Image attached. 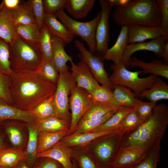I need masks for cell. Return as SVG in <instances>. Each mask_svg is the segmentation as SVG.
Listing matches in <instances>:
<instances>
[{
	"label": "cell",
	"instance_id": "cell-20",
	"mask_svg": "<svg viewBox=\"0 0 168 168\" xmlns=\"http://www.w3.org/2000/svg\"><path fill=\"white\" fill-rule=\"evenodd\" d=\"M128 26L121 27L120 32L114 44L109 48L103 56V60L112 61L113 63L118 64L126 48L128 45Z\"/></svg>",
	"mask_w": 168,
	"mask_h": 168
},
{
	"label": "cell",
	"instance_id": "cell-6",
	"mask_svg": "<svg viewBox=\"0 0 168 168\" xmlns=\"http://www.w3.org/2000/svg\"><path fill=\"white\" fill-rule=\"evenodd\" d=\"M110 68L113 70L109 77L111 84L132 89L137 97L143 91L150 87L157 77L151 74L147 77L140 78L139 76L142 73V70L129 71L121 63L118 64H112Z\"/></svg>",
	"mask_w": 168,
	"mask_h": 168
},
{
	"label": "cell",
	"instance_id": "cell-34",
	"mask_svg": "<svg viewBox=\"0 0 168 168\" xmlns=\"http://www.w3.org/2000/svg\"><path fill=\"white\" fill-rule=\"evenodd\" d=\"M54 95L41 102L29 111L36 119L55 116Z\"/></svg>",
	"mask_w": 168,
	"mask_h": 168
},
{
	"label": "cell",
	"instance_id": "cell-51",
	"mask_svg": "<svg viewBox=\"0 0 168 168\" xmlns=\"http://www.w3.org/2000/svg\"><path fill=\"white\" fill-rule=\"evenodd\" d=\"M43 161L38 168H61L63 167L59 162L53 159L47 158Z\"/></svg>",
	"mask_w": 168,
	"mask_h": 168
},
{
	"label": "cell",
	"instance_id": "cell-2",
	"mask_svg": "<svg viewBox=\"0 0 168 168\" xmlns=\"http://www.w3.org/2000/svg\"><path fill=\"white\" fill-rule=\"evenodd\" d=\"M168 124L167 105L156 104L147 120L137 128L124 133L120 147L134 146L146 152L155 144L160 142Z\"/></svg>",
	"mask_w": 168,
	"mask_h": 168
},
{
	"label": "cell",
	"instance_id": "cell-3",
	"mask_svg": "<svg viewBox=\"0 0 168 168\" xmlns=\"http://www.w3.org/2000/svg\"><path fill=\"white\" fill-rule=\"evenodd\" d=\"M113 20L121 27L137 25L156 27L160 26L161 13L156 0H131L115 7Z\"/></svg>",
	"mask_w": 168,
	"mask_h": 168
},
{
	"label": "cell",
	"instance_id": "cell-18",
	"mask_svg": "<svg viewBox=\"0 0 168 168\" xmlns=\"http://www.w3.org/2000/svg\"><path fill=\"white\" fill-rule=\"evenodd\" d=\"M119 131H99L86 132L74 135L66 136L59 142L71 147H82L101 137L111 134Z\"/></svg>",
	"mask_w": 168,
	"mask_h": 168
},
{
	"label": "cell",
	"instance_id": "cell-32",
	"mask_svg": "<svg viewBox=\"0 0 168 168\" xmlns=\"http://www.w3.org/2000/svg\"><path fill=\"white\" fill-rule=\"evenodd\" d=\"M117 110L109 112L103 117L97 119H81L72 133L69 135L79 134L95 129L105 123Z\"/></svg>",
	"mask_w": 168,
	"mask_h": 168
},
{
	"label": "cell",
	"instance_id": "cell-42",
	"mask_svg": "<svg viewBox=\"0 0 168 168\" xmlns=\"http://www.w3.org/2000/svg\"><path fill=\"white\" fill-rule=\"evenodd\" d=\"M72 158L76 162L78 168H98L87 152L82 147H71Z\"/></svg>",
	"mask_w": 168,
	"mask_h": 168
},
{
	"label": "cell",
	"instance_id": "cell-31",
	"mask_svg": "<svg viewBox=\"0 0 168 168\" xmlns=\"http://www.w3.org/2000/svg\"><path fill=\"white\" fill-rule=\"evenodd\" d=\"M40 31V36L38 47L42 59L52 61L53 35L44 23Z\"/></svg>",
	"mask_w": 168,
	"mask_h": 168
},
{
	"label": "cell",
	"instance_id": "cell-53",
	"mask_svg": "<svg viewBox=\"0 0 168 168\" xmlns=\"http://www.w3.org/2000/svg\"><path fill=\"white\" fill-rule=\"evenodd\" d=\"M161 57L163 58V62L168 64V42H165L164 45Z\"/></svg>",
	"mask_w": 168,
	"mask_h": 168
},
{
	"label": "cell",
	"instance_id": "cell-59",
	"mask_svg": "<svg viewBox=\"0 0 168 168\" xmlns=\"http://www.w3.org/2000/svg\"><path fill=\"white\" fill-rule=\"evenodd\" d=\"M1 168H4V167H1Z\"/></svg>",
	"mask_w": 168,
	"mask_h": 168
},
{
	"label": "cell",
	"instance_id": "cell-15",
	"mask_svg": "<svg viewBox=\"0 0 168 168\" xmlns=\"http://www.w3.org/2000/svg\"><path fill=\"white\" fill-rule=\"evenodd\" d=\"M72 150L71 147L66 146L59 142L49 149L37 153L36 158H47L59 162L63 168H74L72 161Z\"/></svg>",
	"mask_w": 168,
	"mask_h": 168
},
{
	"label": "cell",
	"instance_id": "cell-14",
	"mask_svg": "<svg viewBox=\"0 0 168 168\" xmlns=\"http://www.w3.org/2000/svg\"><path fill=\"white\" fill-rule=\"evenodd\" d=\"M146 153L139 148L128 146L119 148L111 166L126 168L134 166L141 161Z\"/></svg>",
	"mask_w": 168,
	"mask_h": 168
},
{
	"label": "cell",
	"instance_id": "cell-10",
	"mask_svg": "<svg viewBox=\"0 0 168 168\" xmlns=\"http://www.w3.org/2000/svg\"><path fill=\"white\" fill-rule=\"evenodd\" d=\"M75 45L79 52L78 57L87 65L97 82L112 91L113 85L110 81V75L105 69L102 57L94 55L88 50L83 42L79 40H75Z\"/></svg>",
	"mask_w": 168,
	"mask_h": 168
},
{
	"label": "cell",
	"instance_id": "cell-13",
	"mask_svg": "<svg viewBox=\"0 0 168 168\" xmlns=\"http://www.w3.org/2000/svg\"><path fill=\"white\" fill-rule=\"evenodd\" d=\"M70 63L71 72L78 87L90 93L100 85L85 62L81 60L77 64L73 61Z\"/></svg>",
	"mask_w": 168,
	"mask_h": 168
},
{
	"label": "cell",
	"instance_id": "cell-38",
	"mask_svg": "<svg viewBox=\"0 0 168 168\" xmlns=\"http://www.w3.org/2000/svg\"><path fill=\"white\" fill-rule=\"evenodd\" d=\"M28 139L26 151V160L31 164L36 158L38 144V131L33 124H28Z\"/></svg>",
	"mask_w": 168,
	"mask_h": 168
},
{
	"label": "cell",
	"instance_id": "cell-1",
	"mask_svg": "<svg viewBox=\"0 0 168 168\" xmlns=\"http://www.w3.org/2000/svg\"><path fill=\"white\" fill-rule=\"evenodd\" d=\"M13 105L29 111L53 95L56 84L42 78L34 71L15 72L9 77Z\"/></svg>",
	"mask_w": 168,
	"mask_h": 168
},
{
	"label": "cell",
	"instance_id": "cell-25",
	"mask_svg": "<svg viewBox=\"0 0 168 168\" xmlns=\"http://www.w3.org/2000/svg\"><path fill=\"white\" fill-rule=\"evenodd\" d=\"M95 0H66L64 7L68 12L75 19L85 18L93 8Z\"/></svg>",
	"mask_w": 168,
	"mask_h": 168
},
{
	"label": "cell",
	"instance_id": "cell-43",
	"mask_svg": "<svg viewBox=\"0 0 168 168\" xmlns=\"http://www.w3.org/2000/svg\"><path fill=\"white\" fill-rule=\"evenodd\" d=\"M90 93L95 102L111 104L120 106L114 97L112 91L105 86L100 85Z\"/></svg>",
	"mask_w": 168,
	"mask_h": 168
},
{
	"label": "cell",
	"instance_id": "cell-19",
	"mask_svg": "<svg viewBox=\"0 0 168 168\" xmlns=\"http://www.w3.org/2000/svg\"><path fill=\"white\" fill-rule=\"evenodd\" d=\"M132 59L131 68L139 67L142 70V73H150L168 79V64L164 63L163 60L153 59L149 62H145L134 56L132 57Z\"/></svg>",
	"mask_w": 168,
	"mask_h": 168
},
{
	"label": "cell",
	"instance_id": "cell-41",
	"mask_svg": "<svg viewBox=\"0 0 168 168\" xmlns=\"http://www.w3.org/2000/svg\"><path fill=\"white\" fill-rule=\"evenodd\" d=\"M2 125L4 128L6 134L11 143L15 148H20L23 144V134L19 127L11 123L3 122Z\"/></svg>",
	"mask_w": 168,
	"mask_h": 168
},
{
	"label": "cell",
	"instance_id": "cell-56",
	"mask_svg": "<svg viewBox=\"0 0 168 168\" xmlns=\"http://www.w3.org/2000/svg\"><path fill=\"white\" fill-rule=\"evenodd\" d=\"M73 162V163H74V168H78L77 165V164L76 162L75 161L74 162Z\"/></svg>",
	"mask_w": 168,
	"mask_h": 168
},
{
	"label": "cell",
	"instance_id": "cell-57",
	"mask_svg": "<svg viewBox=\"0 0 168 168\" xmlns=\"http://www.w3.org/2000/svg\"><path fill=\"white\" fill-rule=\"evenodd\" d=\"M110 168H121L117 167L114 166H111L110 167Z\"/></svg>",
	"mask_w": 168,
	"mask_h": 168
},
{
	"label": "cell",
	"instance_id": "cell-17",
	"mask_svg": "<svg viewBox=\"0 0 168 168\" xmlns=\"http://www.w3.org/2000/svg\"><path fill=\"white\" fill-rule=\"evenodd\" d=\"M10 120L22 121L33 124L36 119L29 111L21 110L0 100V125L3 122Z\"/></svg>",
	"mask_w": 168,
	"mask_h": 168
},
{
	"label": "cell",
	"instance_id": "cell-49",
	"mask_svg": "<svg viewBox=\"0 0 168 168\" xmlns=\"http://www.w3.org/2000/svg\"><path fill=\"white\" fill-rule=\"evenodd\" d=\"M66 0H44L43 4L45 14H55L58 11L64 8Z\"/></svg>",
	"mask_w": 168,
	"mask_h": 168
},
{
	"label": "cell",
	"instance_id": "cell-27",
	"mask_svg": "<svg viewBox=\"0 0 168 168\" xmlns=\"http://www.w3.org/2000/svg\"><path fill=\"white\" fill-rule=\"evenodd\" d=\"M68 129L55 132L38 131L37 154L46 151L66 136Z\"/></svg>",
	"mask_w": 168,
	"mask_h": 168
},
{
	"label": "cell",
	"instance_id": "cell-55",
	"mask_svg": "<svg viewBox=\"0 0 168 168\" xmlns=\"http://www.w3.org/2000/svg\"><path fill=\"white\" fill-rule=\"evenodd\" d=\"M17 166L16 168H30L26 164L21 162Z\"/></svg>",
	"mask_w": 168,
	"mask_h": 168
},
{
	"label": "cell",
	"instance_id": "cell-4",
	"mask_svg": "<svg viewBox=\"0 0 168 168\" xmlns=\"http://www.w3.org/2000/svg\"><path fill=\"white\" fill-rule=\"evenodd\" d=\"M9 45L11 67L15 72L36 71L42 60L38 46L19 36Z\"/></svg>",
	"mask_w": 168,
	"mask_h": 168
},
{
	"label": "cell",
	"instance_id": "cell-33",
	"mask_svg": "<svg viewBox=\"0 0 168 168\" xmlns=\"http://www.w3.org/2000/svg\"><path fill=\"white\" fill-rule=\"evenodd\" d=\"M112 93L118 105L133 108L135 106L134 93L127 87L120 85H113Z\"/></svg>",
	"mask_w": 168,
	"mask_h": 168
},
{
	"label": "cell",
	"instance_id": "cell-44",
	"mask_svg": "<svg viewBox=\"0 0 168 168\" xmlns=\"http://www.w3.org/2000/svg\"><path fill=\"white\" fill-rule=\"evenodd\" d=\"M143 123L134 108L125 117L119 126V129L126 133L137 128Z\"/></svg>",
	"mask_w": 168,
	"mask_h": 168
},
{
	"label": "cell",
	"instance_id": "cell-29",
	"mask_svg": "<svg viewBox=\"0 0 168 168\" xmlns=\"http://www.w3.org/2000/svg\"><path fill=\"white\" fill-rule=\"evenodd\" d=\"M134 108L121 106L105 123L90 132L111 131L119 130V126L125 117L133 110Z\"/></svg>",
	"mask_w": 168,
	"mask_h": 168
},
{
	"label": "cell",
	"instance_id": "cell-48",
	"mask_svg": "<svg viewBox=\"0 0 168 168\" xmlns=\"http://www.w3.org/2000/svg\"><path fill=\"white\" fill-rule=\"evenodd\" d=\"M0 99L8 104L13 105L10 91L9 77L0 75Z\"/></svg>",
	"mask_w": 168,
	"mask_h": 168
},
{
	"label": "cell",
	"instance_id": "cell-7",
	"mask_svg": "<svg viewBox=\"0 0 168 168\" xmlns=\"http://www.w3.org/2000/svg\"><path fill=\"white\" fill-rule=\"evenodd\" d=\"M54 15L75 36L81 38L86 43L90 52L93 54L96 53L95 34L101 16L100 11L93 19L84 22L77 21L71 18L65 12L63 9L58 11Z\"/></svg>",
	"mask_w": 168,
	"mask_h": 168
},
{
	"label": "cell",
	"instance_id": "cell-8",
	"mask_svg": "<svg viewBox=\"0 0 168 168\" xmlns=\"http://www.w3.org/2000/svg\"><path fill=\"white\" fill-rule=\"evenodd\" d=\"M75 84L71 72L68 71L59 73L56 89L54 95L55 117L70 124L71 115L69 112V96Z\"/></svg>",
	"mask_w": 168,
	"mask_h": 168
},
{
	"label": "cell",
	"instance_id": "cell-24",
	"mask_svg": "<svg viewBox=\"0 0 168 168\" xmlns=\"http://www.w3.org/2000/svg\"><path fill=\"white\" fill-rule=\"evenodd\" d=\"M146 98L157 103L160 100L168 99V85L159 77L157 76L150 88L143 91L138 97Z\"/></svg>",
	"mask_w": 168,
	"mask_h": 168
},
{
	"label": "cell",
	"instance_id": "cell-36",
	"mask_svg": "<svg viewBox=\"0 0 168 168\" xmlns=\"http://www.w3.org/2000/svg\"><path fill=\"white\" fill-rule=\"evenodd\" d=\"M120 106L111 104L95 102L83 114L81 119H98L109 112L117 110Z\"/></svg>",
	"mask_w": 168,
	"mask_h": 168
},
{
	"label": "cell",
	"instance_id": "cell-46",
	"mask_svg": "<svg viewBox=\"0 0 168 168\" xmlns=\"http://www.w3.org/2000/svg\"><path fill=\"white\" fill-rule=\"evenodd\" d=\"M161 13L160 27L165 42H168V0H157Z\"/></svg>",
	"mask_w": 168,
	"mask_h": 168
},
{
	"label": "cell",
	"instance_id": "cell-26",
	"mask_svg": "<svg viewBox=\"0 0 168 168\" xmlns=\"http://www.w3.org/2000/svg\"><path fill=\"white\" fill-rule=\"evenodd\" d=\"M26 158V151L20 148L5 147L0 150V166L14 168Z\"/></svg>",
	"mask_w": 168,
	"mask_h": 168
},
{
	"label": "cell",
	"instance_id": "cell-45",
	"mask_svg": "<svg viewBox=\"0 0 168 168\" xmlns=\"http://www.w3.org/2000/svg\"><path fill=\"white\" fill-rule=\"evenodd\" d=\"M156 104L155 102L144 101L138 97H135V110L144 123L150 117L153 110Z\"/></svg>",
	"mask_w": 168,
	"mask_h": 168
},
{
	"label": "cell",
	"instance_id": "cell-50",
	"mask_svg": "<svg viewBox=\"0 0 168 168\" xmlns=\"http://www.w3.org/2000/svg\"><path fill=\"white\" fill-rule=\"evenodd\" d=\"M20 0H3L1 5V10L12 12L21 4Z\"/></svg>",
	"mask_w": 168,
	"mask_h": 168
},
{
	"label": "cell",
	"instance_id": "cell-11",
	"mask_svg": "<svg viewBox=\"0 0 168 168\" xmlns=\"http://www.w3.org/2000/svg\"><path fill=\"white\" fill-rule=\"evenodd\" d=\"M99 3L101 8V16L96 31V53L97 56L102 57L109 49V19L112 7L109 5L107 0H100Z\"/></svg>",
	"mask_w": 168,
	"mask_h": 168
},
{
	"label": "cell",
	"instance_id": "cell-12",
	"mask_svg": "<svg viewBox=\"0 0 168 168\" xmlns=\"http://www.w3.org/2000/svg\"><path fill=\"white\" fill-rule=\"evenodd\" d=\"M165 41L163 36L147 42L128 44L122 57L120 63L128 69L132 62V56L135 52L145 50L153 52L158 58L161 57Z\"/></svg>",
	"mask_w": 168,
	"mask_h": 168
},
{
	"label": "cell",
	"instance_id": "cell-5",
	"mask_svg": "<svg viewBox=\"0 0 168 168\" xmlns=\"http://www.w3.org/2000/svg\"><path fill=\"white\" fill-rule=\"evenodd\" d=\"M125 133L119 131L101 137L82 148L87 152L98 168H110Z\"/></svg>",
	"mask_w": 168,
	"mask_h": 168
},
{
	"label": "cell",
	"instance_id": "cell-16",
	"mask_svg": "<svg viewBox=\"0 0 168 168\" xmlns=\"http://www.w3.org/2000/svg\"><path fill=\"white\" fill-rule=\"evenodd\" d=\"M160 26L151 27L137 25L128 26V44L144 42L147 40H153L162 36Z\"/></svg>",
	"mask_w": 168,
	"mask_h": 168
},
{
	"label": "cell",
	"instance_id": "cell-61",
	"mask_svg": "<svg viewBox=\"0 0 168 168\" xmlns=\"http://www.w3.org/2000/svg\"><path fill=\"white\" fill-rule=\"evenodd\" d=\"M0 100H1L0 99Z\"/></svg>",
	"mask_w": 168,
	"mask_h": 168
},
{
	"label": "cell",
	"instance_id": "cell-23",
	"mask_svg": "<svg viewBox=\"0 0 168 168\" xmlns=\"http://www.w3.org/2000/svg\"><path fill=\"white\" fill-rule=\"evenodd\" d=\"M43 23L52 34L61 39L66 44H69L75 36L57 18L54 14L45 13Z\"/></svg>",
	"mask_w": 168,
	"mask_h": 168
},
{
	"label": "cell",
	"instance_id": "cell-58",
	"mask_svg": "<svg viewBox=\"0 0 168 168\" xmlns=\"http://www.w3.org/2000/svg\"><path fill=\"white\" fill-rule=\"evenodd\" d=\"M1 4H0V13L1 12Z\"/></svg>",
	"mask_w": 168,
	"mask_h": 168
},
{
	"label": "cell",
	"instance_id": "cell-9",
	"mask_svg": "<svg viewBox=\"0 0 168 168\" xmlns=\"http://www.w3.org/2000/svg\"><path fill=\"white\" fill-rule=\"evenodd\" d=\"M95 103L88 91L75 85L71 90L69 97L71 120L67 136L72 133L83 114Z\"/></svg>",
	"mask_w": 168,
	"mask_h": 168
},
{
	"label": "cell",
	"instance_id": "cell-60",
	"mask_svg": "<svg viewBox=\"0 0 168 168\" xmlns=\"http://www.w3.org/2000/svg\"><path fill=\"white\" fill-rule=\"evenodd\" d=\"M0 168H1V167L0 166Z\"/></svg>",
	"mask_w": 168,
	"mask_h": 168
},
{
	"label": "cell",
	"instance_id": "cell-30",
	"mask_svg": "<svg viewBox=\"0 0 168 168\" xmlns=\"http://www.w3.org/2000/svg\"><path fill=\"white\" fill-rule=\"evenodd\" d=\"M13 21L15 25L37 26V23L28 2L21 3L12 12Z\"/></svg>",
	"mask_w": 168,
	"mask_h": 168
},
{
	"label": "cell",
	"instance_id": "cell-54",
	"mask_svg": "<svg viewBox=\"0 0 168 168\" xmlns=\"http://www.w3.org/2000/svg\"><path fill=\"white\" fill-rule=\"evenodd\" d=\"M6 147L3 136L0 130V150Z\"/></svg>",
	"mask_w": 168,
	"mask_h": 168
},
{
	"label": "cell",
	"instance_id": "cell-37",
	"mask_svg": "<svg viewBox=\"0 0 168 168\" xmlns=\"http://www.w3.org/2000/svg\"><path fill=\"white\" fill-rule=\"evenodd\" d=\"M160 142L151 147L146 153L143 159L138 164L126 168H156L160 160Z\"/></svg>",
	"mask_w": 168,
	"mask_h": 168
},
{
	"label": "cell",
	"instance_id": "cell-40",
	"mask_svg": "<svg viewBox=\"0 0 168 168\" xmlns=\"http://www.w3.org/2000/svg\"><path fill=\"white\" fill-rule=\"evenodd\" d=\"M12 72L11 67L9 45L0 38V75L9 77Z\"/></svg>",
	"mask_w": 168,
	"mask_h": 168
},
{
	"label": "cell",
	"instance_id": "cell-39",
	"mask_svg": "<svg viewBox=\"0 0 168 168\" xmlns=\"http://www.w3.org/2000/svg\"><path fill=\"white\" fill-rule=\"evenodd\" d=\"M36 72L43 79L56 84L59 72L52 61L42 59Z\"/></svg>",
	"mask_w": 168,
	"mask_h": 168
},
{
	"label": "cell",
	"instance_id": "cell-52",
	"mask_svg": "<svg viewBox=\"0 0 168 168\" xmlns=\"http://www.w3.org/2000/svg\"><path fill=\"white\" fill-rule=\"evenodd\" d=\"M130 0H107L109 5L112 7L114 6L119 7L127 4Z\"/></svg>",
	"mask_w": 168,
	"mask_h": 168
},
{
	"label": "cell",
	"instance_id": "cell-47",
	"mask_svg": "<svg viewBox=\"0 0 168 168\" xmlns=\"http://www.w3.org/2000/svg\"><path fill=\"white\" fill-rule=\"evenodd\" d=\"M38 26L40 30L43 25L45 15L42 0H30L28 1Z\"/></svg>",
	"mask_w": 168,
	"mask_h": 168
},
{
	"label": "cell",
	"instance_id": "cell-22",
	"mask_svg": "<svg viewBox=\"0 0 168 168\" xmlns=\"http://www.w3.org/2000/svg\"><path fill=\"white\" fill-rule=\"evenodd\" d=\"M19 36L16 29L12 12L1 10L0 38L11 44Z\"/></svg>",
	"mask_w": 168,
	"mask_h": 168
},
{
	"label": "cell",
	"instance_id": "cell-21",
	"mask_svg": "<svg viewBox=\"0 0 168 168\" xmlns=\"http://www.w3.org/2000/svg\"><path fill=\"white\" fill-rule=\"evenodd\" d=\"M66 44L59 38L53 35L52 45L53 58L52 62L59 73L69 71V68L67 65L68 62L72 61V57L66 52L64 47Z\"/></svg>",
	"mask_w": 168,
	"mask_h": 168
},
{
	"label": "cell",
	"instance_id": "cell-35",
	"mask_svg": "<svg viewBox=\"0 0 168 168\" xmlns=\"http://www.w3.org/2000/svg\"><path fill=\"white\" fill-rule=\"evenodd\" d=\"M15 28L21 37L31 44L38 46L40 31L37 26L16 24Z\"/></svg>",
	"mask_w": 168,
	"mask_h": 168
},
{
	"label": "cell",
	"instance_id": "cell-28",
	"mask_svg": "<svg viewBox=\"0 0 168 168\" xmlns=\"http://www.w3.org/2000/svg\"><path fill=\"white\" fill-rule=\"evenodd\" d=\"M33 125L38 131L55 132L68 129L70 124L55 116L36 119Z\"/></svg>",
	"mask_w": 168,
	"mask_h": 168
}]
</instances>
